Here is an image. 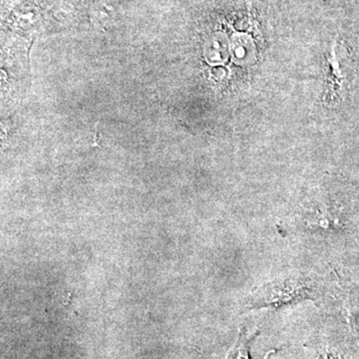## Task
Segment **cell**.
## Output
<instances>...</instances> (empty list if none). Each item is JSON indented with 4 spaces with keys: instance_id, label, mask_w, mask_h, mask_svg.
<instances>
[{
    "instance_id": "cell-1",
    "label": "cell",
    "mask_w": 359,
    "mask_h": 359,
    "mask_svg": "<svg viewBox=\"0 0 359 359\" xmlns=\"http://www.w3.org/2000/svg\"><path fill=\"white\" fill-rule=\"evenodd\" d=\"M306 289L308 287L302 280L287 278L283 282L269 283L268 287H264L259 290V294L255 295L254 301L252 302L259 306H271V304L276 306L283 302L294 301L295 299H299L308 294Z\"/></svg>"
},
{
    "instance_id": "cell-3",
    "label": "cell",
    "mask_w": 359,
    "mask_h": 359,
    "mask_svg": "<svg viewBox=\"0 0 359 359\" xmlns=\"http://www.w3.org/2000/svg\"><path fill=\"white\" fill-rule=\"evenodd\" d=\"M255 337L256 334H248L245 328H243L238 334V341L236 342L235 346L231 349L226 359H250V342Z\"/></svg>"
},
{
    "instance_id": "cell-2",
    "label": "cell",
    "mask_w": 359,
    "mask_h": 359,
    "mask_svg": "<svg viewBox=\"0 0 359 359\" xmlns=\"http://www.w3.org/2000/svg\"><path fill=\"white\" fill-rule=\"evenodd\" d=\"M328 66H330V88L334 93L335 91H339L342 88L344 84V76L340 70L339 59L337 56V42H332L330 47V52L327 56Z\"/></svg>"
}]
</instances>
